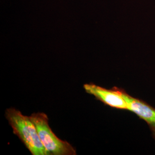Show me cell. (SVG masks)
I'll return each mask as SVG.
<instances>
[{
  "instance_id": "cell-1",
  "label": "cell",
  "mask_w": 155,
  "mask_h": 155,
  "mask_svg": "<svg viewBox=\"0 0 155 155\" xmlns=\"http://www.w3.org/2000/svg\"><path fill=\"white\" fill-rule=\"evenodd\" d=\"M6 117L13 133L21 140L33 155H50L42 144L35 125L30 117L23 115L14 108L8 109Z\"/></svg>"
},
{
  "instance_id": "cell-3",
  "label": "cell",
  "mask_w": 155,
  "mask_h": 155,
  "mask_svg": "<svg viewBox=\"0 0 155 155\" xmlns=\"http://www.w3.org/2000/svg\"><path fill=\"white\" fill-rule=\"evenodd\" d=\"M87 93L93 95L96 99L106 105L120 110H127V104L123 96V89L113 87L106 89L95 84H85L83 86Z\"/></svg>"
},
{
  "instance_id": "cell-2",
  "label": "cell",
  "mask_w": 155,
  "mask_h": 155,
  "mask_svg": "<svg viewBox=\"0 0 155 155\" xmlns=\"http://www.w3.org/2000/svg\"><path fill=\"white\" fill-rule=\"evenodd\" d=\"M37 128L40 140L50 155H75L76 150L68 142L59 139L51 129L48 116L43 113H33L31 116Z\"/></svg>"
},
{
  "instance_id": "cell-4",
  "label": "cell",
  "mask_w": 155,
  "mask_h": 155,
  "mask_svg": "<svg viewBox=\"0 0 155 155\" xmlns=\"http://www.w3.org/2000/svg\"><path fill=\"white\" fill-rule=\"evenodd\" d=\"M123 96L127 104V110L130 111L146 122L155 139V109L143 100L129 95L123 90Z\"/></svg>"
}]
</instances>
